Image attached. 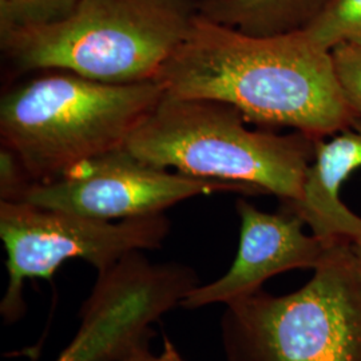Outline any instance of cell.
<instances>
[{
  "instance_id": "cell-3",
  "label": "cell",
  "mask_w": 361,
  "mask_h": 361,
  "mask_svg": "<svg viewBox=\"0 0 361 361\" xmlns=\"http://www.w3.org/2000/svg\"><path fill=\"white\" fill-rule=\"evenodd\" d=\"M200 0H79L65 19L0 34L16 74L68 71L111 85L157 80L188 38Z\"/></svg>"
},
{
  "instance_id": "cell-9",
  "label": "cell",
  "mask_w": 361,
  "mask_h": 361,
  "mask_svg": "<svg viewBox=\"0 0 361 361\" xmlns=\"http://www.w3.org/2000/svg\"><path fill=\"white\" fill-rule=\"evenodd\" d=\"M240 243L229 271L216 281L197 285L180 307L200 310L229 304L261 290L271 277L293 269H314L331 244L304 232V221L283 209L262 212L244 198L237 201Z\"/></svg>"
},
{
  "instance_id": "cell-2",
  "label": "cell",
  "mask_w": 361,
  "mask_h": 361,
  "mask_svg": "<svg viewBox=\"0 0 361 361\" xmlns=\"http://www.w3.org/2000/svg\"><path fill=\"white\" fill-rule=\"evenodd\" d=\"M232 104L204 98L161 101L133 130L125 149L143 162L180 174L273 194L284 204L301 198L316 141L295 131L247 128Z\"/></svg>"
},
{
  "instance_id": "cell-14",
  "label": "cell",
  "mask_w": 361,
  "mask_h": 361,
  "mask_svg": "<svg viewBox=\"0 0 361 361\" xmlns=\"http://www.w3.org/2000/svg\"><path fill=\"white\" fill-rule=\"evenodd\" d=\"M331 54L344 101L353 116L361 121V46L338 44Z\"/></svg>"
},
{
  "instance_id": "cell-6",
  "label": "cell",
  "mask_w": 361,
  "mask_h": 361,
  "mask_svg": "<svg viewBox=\"0 0 361 361\" xmlns=\"http://www.w3.org/2000/svg\"><path fill=\"white\" fill-rule=\"evenodd\" d=\"M170 232L165 213L137 219H92L25 201H0V238L7 253L8 285L0 304L6 322L26 310V280H51L66 261L79 258L98 273L133 252L157 249Z\"/></svg>"
},
{
  "instance_id": "cell-7",
  "label": "cell",
  "mask_w": 361,
  "mask_h": 361,
  "mask_svg": "<svg viewBox=\"0 0 361 361\" xmlns=\"http://www.w3.org/2000/svg\"><path fill=\"white\" fill-rule=\"evenodd\" d=\"M200 285L193 269L180 264H153L133 252L98 273L80 310V325L55 361H121L149 340L152 325Z\"/></svg>"
},
{
  "instance_id": "cell-1",
  "label": "cell",
  "mask_w": 361,
  "mask_h": 361,
  "mask_svg": "<svg viewBox=\"0 0 361 361\" xmlns=\"http://www.w3.org/2000/svg\"><path fill=\"white\" fill-rule=\"evenodd\" d=\"M157 82L177 98L232 104L249 123L290 128L314 140L350 129L332 54L301 30L253 37L198 13Z\"/></svg>"
},
{
  "instance_id": "cell-10",
  "label": "cell",
  "mask_w": 361,
  "mask_h": 361,
  "mask_svg": "<svg viewBox=\"0 0 361 361\" xmlns=\"http://www.w3.org/2000/svg\"><path fill=\"white\" fill-rule=\"evenodd\" d=\"M361 168V121L350 129L332 135L329 141L317 140L314 155L307 171L301 198L284 204L285 210L304 221L310 233L325 244L337 240H361V217L340 198L349 176Z\"/></svg>"
},
{
  "instance_id": "cell-12",
  "label": "cell",
  "mask_w": 361,
  "mask_h": 361,
  "mask_svg": "<svg viewBox=\"0 0 361 361\" xmlns=\"http://www.w3.org/2000/svg\"><path fill=\"white\" fill-rule=\"evenodd\" d=\"M304 31L328 51L338 44L361 46V0H331Z\"/></svg>"
},
{
  "instance_id": "cell-15",
  "label": "cell",
  "mask_w": 361,
  "mask_h": 361,
  "mask_svg": "<svg viewBox=\"0 0 361 361\" xmlns=\"http://www.w3.org/2000/svg\"><path fill=\"white\" fill-rule=\"evenodd\" d=\"M32 185L20 159L1 146L0 153V201H20Z\"/></svg>"
},
{
  "instance_id": "cell-8",
  "label": "cell",
  "mask_w": 361,
  "mask_h": 361,
  "mask_svg": "<svg viewBox=\"0 0 361 361\" xmlns=\"http://www.w3.org/2000/svg\"><path fill=\"white\" fill-rule=\"evenodd\" d=\"M216 192L253 194L240 185L155 168L122 147L91 158L55 180L32 183L20 201L116 221L162 214L185 200Z\"/></svg>"
},
{
  "instance_id": "cell-13",
  "label": "cell",
  "mask_w": 361,
  "mask_h": 361,
  "mask_svg": "<svg viewBox=\"0 0 361 361\" xmlns=\"http://www.w3.org/2000/svg\"><path fill=\"white\" fill-rule=\"evenodd\" d=\"M79 0H0V34L59 22Z\"/></svg>"
},
{
  "instance_id": "cell-5",
  "label": "cell",
  "mask_w": 361,
  "mask_h": 361,
  "mask_svg": "<svg viewBox=\"0 0 361 361\" xmlns=\"http://www.w3.org/2000/svg\"><path fill=\"white\" fill-rule=\"evenodd\" d=\"M225 307L228 361H361V284L348 240L328 246L296 292L258 290Z\"/></svg>"
},
{
  "instance_id": "cell-11",
  "label": "cell",
  "mask_w": 361,
  "mask_h": 361,
  "mask_svg": "<svg viewBox=\"0 0 361 361\" xmlns=\"http://www.w3.org/2000/svg\"><path fill=\"white\" fill-rule=\"evenodd\" d=\"M331 0H200V13L253 37L305 30Z\"/></svg>"
},
{
  "instance_id": "cell-4",
  "label": "cell",
  "mask_w": 361,
  "mask_h": 361,
  "mask_svg": "<svg viewBox=\"0 0 361 361\" xmlns=\"http://www.w3.org/2000/svg\"><path fill=\"white\" fill-rule=\"evenodd\" d=\"M162 97L157 80L111 85L52 70L3 95L1 146L20 159L32 183L55 180L125 147Z\"/></svg>"
},
{
  "instance_id": "cell-16",
  "label": "cell",
  "mask_w": 361,
  "mask_h": 361,
  "mask_svg": "<svg viewBox=\"0 0 361 361\" xmlns=\"http://www.w3.org/2000/svg\"><path fill=\"white\" fill-rule=\"evenodd\" d=\"M121 361H185L180 356V350L171 343L168 336H164L162 350L154 355L149 348V340H143L137 344Z\"/></svg>"
},
{
  "instance_id": "cell-17",
  "label": "cell",
  "mask_w": 361,
  "mask_h": 361,
  "mask_svg": "<svg viewBox=\"0 0 361 361\" xmlns=\"http://www.w3.org/2000/svg\"><path fill=\"white\" fill-rule=\"evenodd\" d=\"M353 252H355V258H356V269H357V276L360 280L361 284V240L353 243Z\"/></svg>"
}]
</instances>
